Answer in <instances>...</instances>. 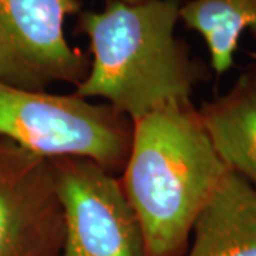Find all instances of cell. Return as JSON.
<instances>
[{
    "label": "cell",
    "mask_w": 256,
    "mask_h": 256,
    "mask_svg": "<svg viewBox=\"0 0 256 256\" xmlns=\"http://www.w3.org/2000/svg\"><path fill=\"white\" fill-rule=\"evenodd\" d=\"M181 0H107L80 12L77 30L88 38L90 68L74 94L101 100L131 121L168 104L191 102L212 70L175 34Z\"/></svg>",
    "instance_id": "obj_1"
},
{
    "label": "cell",
    "mask_w": 256,
    "mask_h": 256,
    "mask_svg": "<svg viewBox=\"0 0 256 256\" xmlns=\"http://www.w3.org/2000/svg\"><path fill=\"white\" fill-rule=\"evenodd\" d=\"M226 172L192 101L132 121L120 180L141 224L146 256L186 255L194 225Z\"/></svg>",
    "instance_id": "obj_2"
},
{
    "label": "cell",
    "mask_w": 256,
    "mask_h": 256,
    "mask_svg": "<svg viewBox=\"0 0 256 256\" xmlns=\"http://www.w3.org/2000/svg\"><path fill=\"white\" fill-rule=\"evenodd\" d=\"M0 138L47 160L84 156L120 175L132 121L107 102L72 94L24 90L0 82Z\"/></svg>",
    "instance_id": "obj_3"
},
{
    "label": "cell",
    "mask_w": 256,
    "mask_h": 256,
    "mask_svg": "<svg viewBox=\"0 0 256 256\" xmlns=\"http://www.w3.org/2000/svg\"><path fill=\"white\" fill-rule=\"evenodd\" d=\"M48 161L63 210L58 256H146L142 228L120 175L84 156Z\"/></svg>",
    "instance_id": "obj_4"
},
{
    "label": "cell",
    "mask_w": 256,
    "mask_h": 256,
    "mask_svg": "<svg viewBox=\"0 0 256 256\" xmlns=\"http://www.w3.org/2000/svg\"><path fill=\"white\" fill-rule=\"evenodd\" d=\"M80 12V0H0V82L36 92L78 86L90 56L70 44L64 23Z\"/></svg>",
    "instance_id": "obj_5"
},
{
    "label": "cell",
    "mask_w": 256,
    "mask_h": 256,
    "mask_svg": "<svg viewBox=\"0 0 256 256\" xmlns=\"http://www.w3.org/2000/svg\"><path fill=\"white\" fill-rule=\"evenodd\" d=\"M63 238L50 161L0 138V256H58Z\"/></svg>",
    "instance_id": "obj_6"
},
{
    "label": "cell",
    "mask_w": 256,
    "mask_h": 256,
    "mask_svg": "<svg viewBox=\"0 0 256 256\" xmlns=\"http://www.w3.org/2000/svg\"><path fill=\"white\" fill-rule=\"evenodd\" d=\"M185 256H256V190L228 171L192 229Z\"/></svg>",
    "instance_id": "obj_7"
},
{
    "label": "cell",
    "mask_w": 256,
    "mask_h": 256,
    "mask_svg": "<svg viewBox=\"0 0 256 256\" xmlns=\"http://www.w3.org/2000/svg\"><path fill=\"white\" fill-rule=\"evenodd\" d=\"M204 130L225 168L256 190V76L250 68L228 92L198 108Z\"/></svg>",
    "instance_id": "obj_8"
},
{
    "label": "cell",
    "mask_w": 256,
    "mask_h": 256,
    "mask_svg": "<svg viewBox=\"0 0 256 256\" xmlns=\"http://www.w3.org/2000/svg\"><path fill=\"white\" fill-rule=\"evenodd\" d=\"M180 20L202 37L210 70L218 77L235 66L245 32L256 40V0H188L181 3Z\"/></svg>",
    "instance_id": "obj_9"
},
{
    "label": "cell",
    "mask_w": 256,
    "mask_h": 256,
    "mask_svg": "<svg viewBox=\"0 0 256 256\" xmlns=\"http://www.w3.org/2000/svg\"><path fill=\"white\" fill-rule=\"evenodd\" d=\"M249 68H250V72L256 76V63L252 64V66H249Z\"/></svg>",
    "instance_id": "obj_10"
},
{
    "label": "cell",
    "mask_w": 256,
    "mask_h": 256,
    "mask_svg": "<svg viewBox=\"0 0 256 256\" xmlns=\"http://www.w3.org/2000/svg\"><path fill=\"white\" fill-rule=\"evenodd\" d=\"M126 2H131V3H136V2H142V0H126Z\"/></svg>",
    "instance_id": "obj_11"
}]
</instances>
